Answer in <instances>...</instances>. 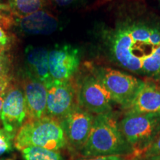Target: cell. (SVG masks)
<instances>
[{"mask_svg":"<svg viewBox=\"0 0 160 160\" xmlns=\"http://www.w3.org/2000/svg\"><path fill=\"white\" fill-rule=\"evenodd\" d=\"M6 93V92H5ZM5 93H2V94L0 95V125L2 124V120H1V116H2V105H3V102L4 99H5Z\"/></svg>","mask_w":160,"mask_h":160,"instance_id":"d4e9b609","label":"cell"},{"mask_svg":"<svg viewBox=\"0 0 160 160\" xmlns=\"http://www.w3.org/2000/svg\"><path fill=\"white\" fill-rule=\"evenodd\" d=\"M145 160H160V155L159 156H153V157H145L144 158Z\"/></svg>","mask_w":160,"mask_h":160,"instance_id":"484cf974","label":"cell"},{"mask_svg":"<svg viewBox=\"0 0 160 160\" xmlns=\"http://www.w3.org/2000/svg\"><path fill=\"white\" fill-rule=\"evenodd\" d=\"M25 57L32 77L44 83L51 79L49 72V52L47 49L29 45L25 49Z\"/></svg>","mask_w":160,"mask_h":160,"instance_id":"5bb4252c","label":"cell"},{"mask_svg":"<svg viewBox=\"0 0 160 160\" xmlns=\"http://www.w3.org/2000/svg\"><path fill=\"white\" fill-rule=\"evenodd\" d=\"M10 8L18 18L28 16L42 8V0H10Z\"/></svg>","mask_w":160,"mask_h":160,"instance_id":"2e32d148","label":"cell"},{"mask_svg":"<svg viewBox=\"0 0 160 160\" xmlns=\"http://www.w3.org/2000/svg\"><path fill=\"white\" fill-rule=\"evenodd\" d=\"M47 88L46 116L62 119L78 105V88L73 80L59 81L51 79L45 82Z\"/></svg>","mask_w":160,"mask_h":160,"instance_id":"8992f818","label":"cell"},{"mask_svg":"<svg viewBox=\"0 0 160 160\" xmlns=\"http://www.w3.org/2000/svg\"><path fill=\"white\" fill-rule=\"evenodd\" d=\"M10 7L8 5H1L0 4V11H5V10H10ZM13 22V19L11 17H7V16H3L0 13V25L3 26L4 28H8L12 25Z\"/></svg>","mask_w":160,"mask_h":160,"instance_id":"44dd1931","label":"cell"},{"mask_svg":"<svg viewBox=\"0 0 160 160\" xmlns=\"http://www.w3.org/2000/svg\"><path fill=\"white\" fill-rule=\"evenodd\" d=\"M130 160H145L142 157H133Z\"/></svg>","mask_w":160,"mask_h":160,"instance_id":"4316f807","label":"cell"},{"mask_svg":"<svg viewBox=\"0 0 160 160\" xmlns=\"http://www.w3.org/2000/svg\"><path fill=\"white\" fill-rule=\"evenodd\" d=\"M8 42V36L6 35L5 32L3 31L2 28L0 27V47H5V45H7Z\"/></svg>","mask_w":160,"mask_h":160,"instance_id":"7402d4cb","label":"cell"},{"mask_svg":"<svg viewBox=\"0 0 160 160\" xmlns=\"http://www.w3.org/2000/svg\"><path fill=\"white\" fill-rule=\"evenodd\" d=\"M9 82H1L0 83V95L5 93L8 88Z\"/></svg>","mask_w":160,"mask_h":160,"instance_id":"cb8c5ba5","label":"cell"},{"mask_svg":"<svg viewBox=\"0 0 160 160\" xmlns=\"http://www.w3.org/2000/svg\"><path fill=\"white\" fill-rule=\"evenodd\" d=\"M0 160H15V159H13V158H7V159H0Z\"/></svg>","mask_w":160,"mask_h":160,"instance_id":"83f0119b","label":"cell"},{"mask_svg":"<svg viewBox=\"0 0 160 160\" xmlns=\"http://www.w3.org/2000/svg\"><path fill=\"white\" fill-rule=\"evenodd\" d=\"M133 157L131 155H113V156H99V157L77 158L76 160H130Z\"/></svg>","mask_w":160,"mask_h":160,"instance_id":"ac0fdd59","label":"cell"},{"mask_svg":"<svg viewBox=\"0 0 160 160\" xmlns=\"http://www.w3.org/2000/svg\"><path fill=\"white\" fill-rule=\"evenodd\" d=\"M93 119V114L77 105L60 120L68 148L79 153L88 138Z\"/></svg>","mask_w":160,"mask_h":160,"instance_id":"ba28073f","label":"cell"},{"mask_svg":"<svg viewBox=\"0 0 160 160\" xmlns=\"http://www.w3.org/2000/svg\"><path fill=\"white\" fill-rule=\"evenodd\" d=\"M125 111V113H160V86L144 82Z\"/></svg>","mask_w":160,"mask_h":160,"instance_id":"7c38bea8","label":"cell"},{"mask_svg":"<svg viewBox=\"0 0 160 160\" xmlns=\"http://www.w3.org/2000/svg\"><path fill=\"white\" fill-rule=\"evenodd\" d=\"M119 123L133 157H142L160 133V113H125Z\"/></svg>","mask_w":160,"mask_h":160,"instance_id":"277c9868","label":"cell"},{"mask_svg":"<svg viewBox=\"0 0 160 160\" xmlns=\"http://www.w3.org/2000/svg\"><path fill=\"white\" fill-rule=\"evenodd\" d=\"M17 25L20 31L28 35H47L57 29L58 21L48 12L39 11L18 18Z\"/></svg>","mask_w":160,"mask_h":160,"instance_id":"4fadbf2b","label":"cell"},{"mask_svg":"<svg viewBox=\"0 0 160 160\" xmlns=\"http://www.w3.org/2000/svg\"><path fill=\"white\" fill-rule=\"evenodd\" d=\"M28 119L24 92L17 86L6 91L2 110V125L8 133L16 136Z\"/></svg>","mask_w":160,"mask_h":160,"instance_id":"9c48e42d","label":"cell"},{"mask_svg":"<svg viewBox=\"0 0 160 160\" xmlns=\"http://www.w3.org/2000/svg\"><path fill=\"white\" fill-rule=\"evenodd\" d=\"M83 157L131 155L133 150L126 141L113 112L95 115L88 138L79 151Z\"/></svg>","mask_w":160,"mask_h":160,"instance_id":"7a4b0ae2","label":"cell"},{"mask_svg":"<svg viewBox=\"0 0 160 160\" xmlns=\"http://www.w3.org/2000/svg\"><path fill=\"white\" fill-rule=\"evenodd\" d=\"M113 99L96 75L87 76L78 87V105L92 114L112 112Z\"/></svg>","mask_w":160,"mask_h":160,"instance_id":"52a82bcc","label":"cell"},{"mask_svg":"<svg viewBox=\"0 0 160 160\" xmlns=\"http://www.w3.org/2000/svg\"><path fill=\"white\" fill-rule=\"evenodd\" d=\"M23 160H66L60 151L31 146L21 150Z\"/></svg>","mask_w":160,"mask_h":160,"instance_id":"9a60e30c","label":"cell"},{"mask_svg":"<svg viewBox=\"0 0 160 160\" xmlns=\"http://www.w3.org/2000/svg\"><path fill=\"white\" fill-rule=\"evenodd\" d=\"M112 58L137 74L160 75V29L142 23L125 24L110 33L108 42Z\"/></svg>","mask_w":160,"mask_h":160,"instance_id":"6da1fadb","label":"cell"},{"mask_svg":"<svg viewBox=\"0 0 160 160\" xmlns=\"http://www.w3.org/2000/svg\"><path fill=\"white\" fill-rule=\"evenodd\" d=\"M31 146L55 151L68 148L61 121L47 116L26 120L15 136L14 147L21 151Z\"/></svg>","mask_w":160,"mask_h":160,"instance_id":"3957f363","label":"cell"},{"mask_svg":"<svg viewBox=\"0 0 160 160\" xmlns=\"http://www.w3.org/2000/svg\"><path fill=\"white\" fill-rule=\"evenodd\" d=\"M74 0H55L56 3L59 6H66L71 4Z\"/></svg>","mask_w":160,"mask_h":160,"instance_id":"603a6c76","label":"cell"},{"mask_svg":"<svg viewBox=\"0 0 160 160\" xmlns=\"http://www.w3.org/2000/svg\"><path fill=\"white\" fill-rule=\"evenodd\" d=\"M10 61L2 53H0V76L2 77H10Z\"/></svg>","mask_w":160,"mask_h":160,"instance_id":"ffe728a7","label":"cell"},{"mask_svg":"<svg viewBox=\"0 0 160 160\" xmlns=\"http://www.w3.org/2000/svg\"><path fill=\"white\" fill-rule=\"evenodd\" d=\"M15 136L0 128V156L11 153L14 150Z\"/></svg>","mask_w":160,"mask_h":160,"instance_id":"e0dca14e","label":"cell"},{"mask_svg":"<svg viewBox=\"0 0 160 160\" xmlns=\"http://www.w3.org/2000/svg\"><path fill=\"white\" fill-rule=\"evenodd\" d=\"M160 155V133L153 142L148 149L145 151L142 156V158L153 157V156Z\"/></svg>","mask_w":160,"mask_h":160,"instance_id":"d6986e66","label":"cell"},{"mask_svg":"<svg viewBox=\"0 0 160 160\" xmlns=\"http://www.w3.org/2000/svg\"><path fill=\"white\" fill-rule=\"evenodd\" d=\"M79 50L71 45H57L49 53V72L51 79H71L79 68Z\"/></svg>","mask_w":160,"mask_h":160,"instance_id":"30bf717a","label":"cell"},{"mask_svg":"<svg viewBox=\"0 0 160 160\" xmlns=\"http://www.w3.org/2000/svg\"><path fill=\"white\" fill-rule=\"evenodd\" d=\"M23 92L27 107V120L46 117L48 91L45 84L29 74L24 79Z\"/></svg>","mask_w":160,"mask_h":160,"instance_id":"8fae6325","label":"cell"},{"mask_svg":"<svg viewBox=\"0 0 160 160\" xmlns=\"http://www.w3.org/2000/svg\"><path fill=\"white\" fill-rule=\"evenodd\" d=\"M111 93L113 102L125 110L143 85L142 80L111 68H100L95 73Z\"/></svg>","mask_w":160,"mask_h":160,"instance_id":"5b68a950","label":"cell"},{"mask_svg":"<svg viewBox=\"0 0 160 160\" xmlns=\"http://www.w3.org/2000/svg\"><path fill=\"white\" fill-rule=\"evenodd\" d=\"M3 51H4V48H2V47H0V53H2Z\"/></svg>","mask_w":160,"mask_h":160,"instance_id":"f1b7e54d","label":"cell"}]
</instances>
